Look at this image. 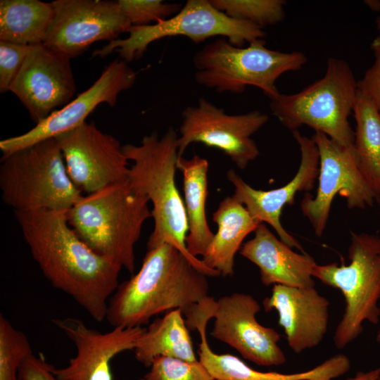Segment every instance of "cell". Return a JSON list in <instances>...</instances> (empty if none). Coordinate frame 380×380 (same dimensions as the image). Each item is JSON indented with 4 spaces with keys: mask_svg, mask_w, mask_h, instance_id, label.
<instances>
[{
    "mask_svg": "<svg viewBox=\"0 0 380 380\" xmlns=\"http://www.w3.org/2000/svg\"><path fill=\"white\" fill-rule=\"evenodd\" d=\"M32 256L51 285L96 322L106 318L120 265L97 253L68 223L66 212L14 211Z\"/></svg>",
    "mask_w": 380,
    "mask_h": 380,
    "instance_id": "6da1fadb",
    "label": "cell"
},
{
    "mask_svg": "<svg viewBox=\"0 0 380 380\" xmlns=\"http://www.w3.org/2000/svg\"><path fill=\"white\" fill-rule=\"evenodd\" d=\"M207 277L170 244L148 249L139 272L111 296L106 319L113 327L130 328L163 312L184 313L208 296Z\"/></svg>",
    "mask_w": 380,
    "mask_h": 380,
    "instance_id": "7a4b0ae2",
    "label": "cell"
},
{
    "mask_svg": "<svg viewBox=\"0 0 380 380\" xmlns=\"http://www.w3.org/2000/svg\"><path fill=\"white\" fill-rule=\"evenodd\" d=\"M177 139L175 131L170 127L161 137L153 132L145 136L139 145H123L125 156L132 162L129 182L153 204V229L147 242V249L170 244L206 276L217 277L220 275L218 271L208 267L201 259L192 256L186 248V213L175 183L179 157Z\"/></svg>",
    "mask_w": 380,
    "mask_h": 380,
    "instance_id": "3957f363",
    "label": "cell"
},
{
    "mask_svg": "<svg viewBox=\"0 0 380 380\" xmlns=\"http://www.w3.org/2000/svg\"><path fill=\"white\" fill-rule=\"evenodd\" d=\"M148 202L127 179L82 195L66 214L70 227L92 250L133 274L135 245L144 223L152 217Z\"/></svg>",
    "mask_w": 380,
    "mask_h": 380,
    "instance_id": "277c9868",
    "label": "cell"
},
{
    "mask_svg": "<svg viewBox=\"0 0 380 380\" xmlns=\"http://www.w3.org/2000/svg\"><path fill=\"white\" fill-rule=\"evenodd\" d=\"M2 200L14 211H68L82 193L70 179L56 138L3 156Z\"/></svg>",
    "mask_w": 380,
    "mask_h": 380,
    "instance_id": "5b68a950",
    "label": "cell"
},
{
    "mask_svg": "<svg viewBox=\"0 0 380 380\" xmlns=\"http://www.w3.org/2000/svg\"><path fill=\"white\" fill-rule=\"evenodd\" d=\"M307 61L301 51L270 49L264 39L238 47L223 37L206 44L193 58L198 84L218 93L232 94H241L253 86L270 99L279 94L276 82L281 75L300 70Z\"/></svg>",
    "mask_w": 380,
    "mask_h": 380,
    "instance_id": "8992f818",
    "label": "cell"
},
{
    "mask_svg": "<svg viewBox=\"0 0 380 380\" xmlns=\"http://www.w3.org/2000/svg\"><path fill=\"white\" fill-rule=\"evenodd\" d=\"M357 82L343 59L329 58L322 77L291 94L270 99L272 114L282 125L298 130L303 125L322 132L343 146L353 145L349 122L357 94Z\"/></svg>",
    "mask_w": 380,
    "mask_h": 380,
    "instance_id": "52a82bcc",
    "label": "cell"
},
{
    "mask_svg": "<svg viewBox=\"0 0 380 380\" xmlns=\"http://www.w3.org/2000/svg\"><path fill=\"white\" fill-rule=\"evenodd\" d=\"M350 263L316 264L312 277L339 289L346 301L341 319L334 336L343 349L363 331V323L377 324L380 319V237L367 233H351Z\"/></svg>",
    "mask_w": 380,
    "mask_h": 380,
    "instance_id": "ba28073f",
    "label": "cell"
},
{
    "mask_svg": "<svg viewBox=\"0 0 380 380\" xmlns=\"http://www.w3.org/2000/svg\"><path fill=\"white\" fill-rule=\"evenodd\" d=\"M127 32V38L108 42L93 56L104 57L117 51L127 63L141 57L151 43L165 37L184 36L199 44L219 37L242 47L266 35L262 28L253 23L229 17L210 0H188L172 17L152 25H132Z\"/></svg>",
    "mask_w": 380,
    "mask_h": 380,
    "instance_id": "9c48e42d",
    "label": "cell"
},
{
    "mask_svg": "<svg viewBox=\"0 0 380 380\" xmlns=\"http://www.w3.org/2000/svg\"><path fill=\"white\" fill-rule=\"evenodd\" d=\"M312 139L319 156L318 186L314 197L305 195L300 209L315 234L322 236L337 194L346 198L348 208L365 209L375 202V191L360 168L353 145L341 146L319 132Z\"/></svg>",
    "mask_w": 380,
    "mask_h": 380,
    "instance_id": "30bf717a",
    "label": "cell"
},
{
    "mask_svg": "<svg viewBox=\"0 0 380 380\" xmlns=\"http://www.w3.org/2000/svg\"><path fill=\"white\" fill-rule=\"evenodd\" d=\"M267 114L258 110L230 115L204 98L182 113L178 154L182 157L189 146L201 143L216 148L230 158L239 169H245L260 155L251 138L267 122Z\"/></svg>",
    "mask_w": 380,
    "mask_h": 380,
    "instance_id": "8fae6325",
    "label": "cell"
},
{
    "mask_svg": "<svg viewBox=\"0 0 380 380\" xmlns=\"http://www.w3.org/2000/svg\"><path fill=\"white\" fill-rule=\"evenodd\" d=\"M56 139L68 174L82 193H94L128 179L130 165L123 146L94 122H85Z\"/></svg>",
    "mask_w": 380,
    "mask_h": 380,
    "instance_id": "7c38bea8",
    "label": "cell"
},
{
    "mask_svg": "<svg viewBox=\"0 0 380 380\" xmlns=\"http://www.w3.org/2000/svg\"><path fill=\"white\" fill-rule=\"evenodd\" d=\"M54 18L44 44L71 59L92 44L119 39L132 26L118 1L56 0Z\"/></svg>",
    "mask_w": 380,
    "mask_h": 380,
    "instance_id": "4fadbf2b",
    "label": "cell"
},
{
    "mask_svg": "<svg viewBox=\"0 0 380 380\" xmlns=\"http://www.w3.org/2000/svg\"><path fill=\"white\" fill-rule=\"evenodd\" d=\"M136 79L137 73L126 61H112L89 88L65 106L51 113L29 131L1 140L3 156L76 129L86 122L100 104L115 106L120 93L131 88Z\"/></svg>",
    "mask_w": 380,
    "mask_h": 380,
    "instance_id": "5bb4252c",
    "label": "cell"
},
{
    "mask_svg": "<svg viewBox=\"0 0 380 380\" xmlns=\"http://www.w3.org/2000/svg\"><path fill=\"white\" fill-rule=\"evenodd\" d=\"M70 60L44 44L31 46L9 91L36 124L72 100L77 87Z\"/></svg>",
    "mask_w": 380,
    "mask_h": 380,
    "instance_id": "9a60e30c",
    "label": "cell"
},
{
    "mask_svg": "<svg viewBox=\"0 0 380 380\" xmlns=\"http://www.w3.org/2000/svg\"><path fill=\"white\" fill-rule=\"evenodd\" d=\"M260 309L255 298L246 293L220 298L215 304L211 335L258 365H281L286 357L278 345L280 335L258 322L255 315Z\"/></svg>",
    "mask_w": 380,
    "mask_h": 380,
    "instance_id": "2e32d148",
    "label": "cell"
},
{
    "mask_svg": "<svg viewBox=\"0 0 380 380\" xmlns=\"http://www.w3.org/2000/svg\"><path fill=\"white\" fill-rule=\"evenodd\" d=\"M299 146L300 163L290 182L281 187L263 191L248 184L234 170L227 172V179L234 187V196L241 203L251 215L260 223H267L278 234L279 239L291 248L303 251L298 241L282 226L281 215L283 208L293 203L298 192L310 191L318 177L319 156L313 139L298 130L292 132Z\"/></svg>",
    "mask_w": 380,
    "mask_h": 380,
    "instance_id": "e0dca14e",
    "label": "cell"
},
{
    "mask_svg": "<svg viewBox=\"0 0 380 380\" xmlns=\"http://www.w3.org/2000/svg\"><path fill=\"white\" fill-rule=\"evenodd\" d=\"M75 344L77 353L62 368H54L59 380H113L110 362L120 353L134 350L145 327H113L101 332L77 317L52 319Z\"/></svg>",
    "mask_w": 380,
    "mask_h": 380,
    "instance_id": "ac0fdd59",
    "label": "cell"
},
{
    "mask_svg": "<svg viewBox=\"0 0 380 380\" xmlns=\"http://www.w3.org/2000/svg\"><path fill=\"white\" fill-rule=\"evenodd\" d=\"M215 303L214 298L208 296L184 313L188 329H196L200 335L198 360L215 380H334L350 368L349 357L343 353L329 357L312 369L293 374L258 371L235 355L216 353L209 346L206 336Z\"/></svg>",
    "mask_w": 380,
    "mask_h": 380,
    "instance_id": "d6986e66",
    "label": "cell"
},
{
    "mask_svg": "<svg viewBox=\"0 0 380 380\" xmlns=\"http://www.w3.org/2000/svg\"><path fill=\"white\" fill-rule=\"evenodd\" d=\"M265 311L275 310L290 348L296 353L317 346L328 330V299L315 287L274 284L262 302Z\"/></svg>",
    "mask_w": 380,
    "mask_h": 380,
    "instance_id": "ffe728a7",
    "label": "cell"
},
{
    "mask_svg": "<svg viewBox=\"0 0 380 380\" xmlns=\"http://www.w3.org/2000/svg\"><path fill=\"white\" fill-rule=\"evenodd\" d=\"M254 234L253 239L242 245L239 253L258 267L265 286H315L312 270L317 263L313 258L294 252L264 223L258 225Z\"/></svg>",
    "mask_w": 380,
    "mask_h": 380,
    "instance_id": "44dd1931",
    "label": "cell"
},
{
    "mask_svg": "<svg viewBox=\"0 0 380 380\" xmlns=\"http://www.w3.org/2000/svg\"><path fill=\"white\" fill-rule=\"evenodd\" d=\"M217 231L201 260L223 277L234 274V258L245 238L254 232L260 222L234 196L225 197L213 215Z\"/></svg>",
    "mask_w": 380,
    "mask_h": 380,
    "instance_id": "7402d4cb",
    "label": "cell"
},
{
    "mask_svg": "<svg viewBox=\"0 0 380 380\" xmlns=\"http://www.w3.org/2000/svg\"><path fill=\"white\" fill-rule=\"evenodd\" d=\"M208 167V160L198 155L189 159L179 157L177 162V168L183 176L184 205L189 227L186 245L189 253L196 258L204 255L214 236L205 213Z\"/></svg>",
    "mask_w": 380,
    "mask_h": 380,
    "instance_id": "603a6c76",
    "label": "cell"
},
{
    "mask_svg": "<svg viewBox=\"0 0 380 380\" xmlns=\"http://www.w3.org/2000/svg\"><path fill=\"white\" fill-rule=\"evenodd\" d=\"M136 360L150 367L158 356H167L189 362L197 360L189 329L180 309L167 311L154 319L139 338L134 349Z\"/></svg>",
    "mask_w": 380,
    "mask_h": 380,
    "instance_id": "cb8c5ba5",
    "label": "cell"
},
{
    "mask_svg": "<svg viewBox=\"0 0 380 380\" xmlns=\"http://www.w3.org/2000/svg\"><path fill=\"white\" fill-rule=\"evenodd\" d=\"M54 18L52 3L39 0L0 1V41L44 44Z\"/></svg>",
    "mask_w": 380,
    "mask_h": 380,
    "instance_id": "d4e9b609",
    "label": "cell"
},
{
    "mask_svg": "<svg viewBox=\"0 0 380 380\" xmlns=\"http://www.w3.org/2000/svg\"><path fill=\"white\" fill-rule=\"evenodd\" d=\"M353 112L356 122L353 146L357 162L376 193L380 189V112L359 89Z\"/></svg>",
    "mask_w": 380,
    "mask_h": 380,
    "instance_id": "484cf974",
    "label": "cell"
},
{
    "mask_svg": "<svg viewBox=\"0 0 380 380\" xmlns=\"http://www.w3.org/2000/svg\"><path fill=\"white\" fill-rule=\"evenodd\" d=\"M229 17L249 22L263 29L281 22L284 16V0H210Z\"/></svg>",
    "mask_w": 380,
    "mask_h": 380,
    "instance_id": "4316f807",
    "label": "cell"
},
{
    "mask_svg": "<svg viewBox=\"0 0 380 380\" xmlns=\"http://www.w3.org/2000/svg\"><path fill=\"white\" fill-rule=\"evenodd\" d=\"M33 353L26 335L0 315V380H20L18 371L23 360Z\"/></svg>",
    "mask_w": 380,
    "mask_h": 380,
    "instance_id": "83f0119b",
    "label": "cell"
},
{
    "mask_svg": "<svg viewBox=\"0 0 380 380\" xmlns=\"http://www.w3.org/2000/svg\"><path fill=\"white\" fill-rule=\"evenodd\" d=\"M144 380H215L199 360L189 362L167 357H156Z\"/></svg>",
    "mask_w": 380,
    "mask_h": 380,
    "instance_id": "f1b7e54d",
    "label": "cell"
},
{
    "mask_svg": "<svg viewBox=\"0 0 380 380\" xmlns=\"http://www.w3.org/2000/svg\"><path fill=\"white\" fill-rule=\"evenodd\" d=\"M120 8L132 25H146L169 18L180 9L178 4L160 0H119Z\"/></svg>",
    "mask_w": 380,
    "mask_h": 380,
    "instance_id": "f546056e",
    "label": "cell"
},
{
    "mask_svg": "<svg viewBox=\"0 0 380 380\" xmlns=\"http://www.w3.org/2000/svg\"><path fill=\"white\" fill-rule=\"evenodd\" d=\"M31 48L30 45L0 41V92L9 91Z\"/></svg>",
    "mask_w": 380,
    "mask_h": 380,
    "instance_id": "4dcf8cb0",
    "label": "cell"
},
{
    "mask_svg": "<svg viewBox=\"0 0 380 380\" xmlns=\"http://www.w3.org/2000/svg\"><path fill=\"white\" fill-rule=\"evenodd\" d=\"M371 49L374 56V63L357 82V87L380 112V35L372 41Z\"/></svg>",
    "mask_w": 380,
    "mask_h": 380,
    "instance_id": "1f68e13d",
    "label": "cell"
},
{
    "mask_svg": "<svg viewBox=\"0 0 380 380\" xmlns=\"http://www.w3.org/2000/svg\"><path fill=\"white\" fill-rule=\"evenodd\" d=\"M55 367L46 362L43 354H29L22 362L19 371L20 380H59L53 373Z\"/></svg>",
    "mask_w": 380,
    "mask_h": 380,
    "instance_id": "d6a6232c",
    "label": "cell"
},
{
    "mask_svg": "<svg viewBox=\"0 0 380 380\" xmlns=\"http://www.w3.org/2000/svg\"><path fill=\"white\" fill-rule=\"evenodd\" d=\"M380 376V367L368 371L358 372L355 376L345 380H379Z\"/></svg>",
    "mask_w": 380,
    "mask_h": 380,
    "instance_id": "836d02e7",
    "label": "cell"
},
{
    "mask_svg": "<svg viewBox=\"0 0 380 380\" xmlns=\"http://www.w3.org/2000/svg\"><path fill=\"white\" fill-rule=\"evenodd\" d=\"M369 8L374 11H380V1L367 0L365 1Z\"/></svg>",
    "mask_w": 380,
    "mask_h": 380,
    "instance_id": "e575fe53",
    "label": "cell"
},
{
    "mask_svg": "<svg viewBox=\"0 0 380 380\" xmlns=\"http://www.w3.org/2000/svg\"><path fill=\"white\" fill-rule=\"evenodd\" d=\"M375 202L377 203L380 208V189L375 193Z\"/></svg>",
    "mask_w": 380,
    "mask_h": 380,
    "instance_id": "d590c367",
    "label": "cell"
},
{
    "mask_svg": "<svg viewBox=\"0 0 380 380\" xmlns=\"http://www.w3.org/2000/svg\"><path fill=\"white\" fill-rule=\"evenodd\" d=\"M376 339L377 343L380 346V327L379 328V329L377 331ZM379 380H380V376L379 377Z\"/></svg>",
    "mask_w": 380,
    "mask_h": 380,
    "instance_id": "8d00e7d4",
    "label": "cell"
},
{
    "mask_svg": "<svg viewBox=\"0 0 380 380\" xmlns=\"http://www.w3.org/2000/svg\"><path fill=\"white\" fill-rule=\"evenodd\" d=\"M376 27L380 33V16H379L376 20Z\"/></svg>",
    "mask_w": 380,
    "mask_h": 380,
    "instance_id": "74e56055",
    "label": "cell"
},
{
    "mask_svg": "<svg viewBox=\"0 0 380 380\" xmlns=\"http://www.w3.org/2000/svg\"><path fill=\"white\" fill-rule=\"evenodd\" d=\"M139 380H144V379H143V378H141V379H139Z\"/></svg>",
    "mask_w": 380,
    "mask_h": 380,
    "instance_id": "f35d334b",
    "label": "cell"
}]
</instances>
